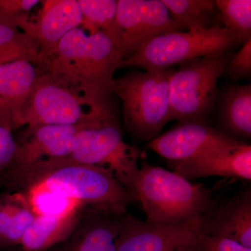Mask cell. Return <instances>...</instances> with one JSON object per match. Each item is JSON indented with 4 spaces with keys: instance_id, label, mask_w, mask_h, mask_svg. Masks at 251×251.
<instances>
[{
    "instance_id": "1",
    "label": "cell",
    "mask_w": 251,
    "mask_h": 251,
    "mask_svg": "<svg viewBox=\"0 0 251 251\" xmlns=\"http://www.w3.org/2000/svg\"><path fill=\"white\" fill-rule=\"evenodd\" d=\"M122 61L121 52L103 31L90 34L79 27L39 54L35 66L87 98L100 100L113 97L114 75Z\"/></svg>"
},
{
    "instance_id": "2",
    "label": "cell",
    "mask_w": 251,
    "mask_h": 251,
    "mask_svg": "<svg viewBox=\"0 0 251 251\" xmlns=\"http://www.w3.org/2000/svg\"><path fill=\"white\" fill-rule=\"evenodd\" d=\"M11 188L47 190L91 207L126 212L133 202L129 192L108 170L77 162L70 157L51 158L36 163L4 180Z\"/></svg>"
},
{
    "instance_id": "3",
    "label": "cell",
    "mask_w": 251,
    "mask_h": 251,
    "mask_svg": "<svg viewBox=\"0 0 251 251\" xmlns=\"http://www.w3.org/2000/svg\"><path fill=\"white\" fill-rule=\"evenodd\" d=\"M70 158L108 170L135 201L140 172L138 148L126 143L113 99L102 105L75 135Z\"/></svg>"
},
{
    "instance_id": "4",
    "label": "cell",
    "mask_w": 251,
    "mask_h": 251,
    "mask_svg": "<svg viewBox=\"0 0 251 251\" xmlns=\"http://www.w3.org/2000/svg\"><path fill=\"white\" fill-rule=\"evenodd\" d=\"M150 224H178L201 217L211 205L212 192L174 171L142 161L135 189Z\"/></svg>"
},
{
    "instance_id": "5",
    "label": "cell",
    "mask_w": 251,
    "mask_h": 251,
    "mask_svg": "<svg viewBox=\"0 0 251 251\" xmlns=\"http://www.w3.org/2000/svg\"><path fill=\"white\" fill-rule=\"evenodd\" d=\"M172 72L135 71L115 78L114 95L121 100L124 123L137 139L149 143L169 122Z\"/></svg>"
},
{
    "instance_id": "6",
    "label": "cell",
    "mask_w": 251,
    "mask_h": 251,
    "mask_svg": "<svg viewBox=\"0 0 251 251\" xmlns=\"http://www.w3.org/2000/svg\"><path fill=\"white\" fill-rule=\"evenodd\" d=\"M241 44L237 36L220 25L201 30L173 31L150 41L130 58L122 60L119 69L165 70L201 57L227 53Z\"/></svg>"
},
{
    "instance_id": "7",
    "label": "cell",
    "mask_w": 251,
    "mask_h": 251,
    "mask_svg": "<svg viewBox=\"0 0 251 251\" xmlns=\"http://www.w3.org/2000/svg\"><path fill=\"white\" fill-rule=\"evenodd\" d=\"M229 61L227 53L181 64L170 77L168 122L206 123L215 100L217 82Z\"/></svg>"
},
{
    "instance_id": "8",
    "label": "cell",
    "mask_w": 251,
    "mask_h": 251,
    "mask_svg": "<svg viewBox=\"0 0 251 251\" xmlns=\"http://www.w3.org/2000/svg\"><path fill=\"white\" fill-rule=\"evenodd\" d=\"M184 30L161 0H118L115 19L102 31L125 60L157 36Z\"/></svg>"
},
{
    "instance_id": "9",
    "label": "cell",
    "mask_w": 251,
    "mask_h": 251,
    "mask_svg": "<svg viewBox=\"0 0 251 251\" xmlns=\"http://www.w3.org/2000/svg\"><path fill=\"white\" fill-rule=\"evenodd\" d=\"M110 98L92 100L75 89L41 72L21 119V128L31 125L82 123L93 116Z\"/></svg>"
},
{
    "instance_id": "10",
    "label": "cell",
    "mask_w": 251,
    "mask_h": 251,
    "mask_svg": "<svg viewBox=\"0 0 251 251\" xmlns=\"http://www.w3.org/2000/svg\"><path fill=\"white\" fill-rule=\"evenodd\" d=\"M201 217L178 224H150L123 214L116 251H199Z\"/></svg>"
},
{
    "instance_id": "11",
    "label": "cell",
    "mask_w": 251,
    "mask_h": 251,
    "mask_svg": "<svg viewBox=\"0 0 251 251\" xmlns=\"http://www.w3.org/2000/svg\"><path fill=\"white\" fill-rule=\"evenodd\" d=\"M92 117L77 125L25 126L17 138H14L16 149L14 157L1 182L11 175L21 173L44 160L70 156L75 135Z\"/></svg>"
},
{
    "instance_id": "12",
    "label": "cell",
    "mask_w": 251,
    "mask_h": 251,
    "mask_svg": "<svg viewBox=\"0 0 251 251\" xmlns=\"http://www.w3.org/2000/svg\"><path fill=\"white\" fill-rule=\"evenodd\" d=\"M241 142L201 122H181L148 143L168 162L189 161L235 146Z\"/></svg>"
},
{
    "instance_id": "13",
    "label": "cell",
    "mask_w": 251,
    "mask_h": 251,
    "mask_svg": "<svg viewBox=\"0 0 251 251\" xmlns=\"http://www.w3.org/2000/svg\"><path fill=\"white\" fill-rule=\"evenodd\" d=\"M41 75L39 68L25 60L0 65V125L11 132L21 119Z\"/></svg>"
},
{
    "instance_id": "14",
    "label": "cell",
    "mask_w": 251,
    "mask_h": 251,
    "mask_svg": "<svg viewBox=\"0 0 251 251\" xmlns=\"http://www.w3.org/2000/svg\"><path fill=\"white\" fill-rule=\"evenodd\" d=\"M202 234L225 238L251 248V189L241 190L226 201L214 203L201 216Z\"/></svg>"
},
{
    "instance_id": "15",
    "label": "cell",
    "mask_w": 251,
    "mask_h": 251,
    "mask_svg": "<svg viewBox=\"0 0 251 251\" xmlns=\"http://www.w3.org/2000/svg\"><path fill=\"white\" fill-rule=\"evenodd\" d=\"M172 171L186 179L224 176L251 180V146L241 143L189 161L168 162Z\"/></svg>"
},
{
    "instance_id": "16",
    "label": "cell",
    "mask_w": 251,
    "mask_h": 251,
    "mask_svg": "<svg viewBox=\"0 0 251 251\" xmlns=\"http://www.w3.org/2000/svg\"><path fill=\"white\" fill-rule=\"evenodd\" d=\"M123 214L90 211L67 239L47 251H116Z\"/></svg>"
},
{
    "instance_id": "17",
    "label": "cell",
    "mask_w": 251,
    "mask_h": 251,
    "mask_svg": "<svg viewBox=\"0 0 251 251\" xmlns=\"http://www.w3.org/2000/svg\"><path fill=\"white\" fill-rule=\"evenodd\" d=\"M36 21L29 20L21 30L39 44L40 53L53 49L69 31L80 27L82 15L77 0L44 1Z\"/></svg>"
},
{
    "instance_id": "18",
    "label": "cell",
    "mask_w": 251,
    "mask_h": 251,
    "mask_svg": "<svg viewBox=\"0 0 251 251\" xmlns=\"http://www.w3.org/2000/svg\"><path fill=\"white\" fill-rule=\"evenodd\" d=\"M77 203L62 213L36 215L24 234L19 248L23 251H47L67 239L92 209Z\"/></svg>"
},
{
    "instance_id": "19",
    "label": "cell",
    "mask_w": 251,
    "mask_h": 251,
    "mask_svg": "<svg viewBox=\"0 0 251 251\" xmlns=\"http://www.w3.org/2000/svg\"><path fill=\"white\" fill-rule=\"evenodd\" d=\"M36 214L25 191L0 194V247H19Z\"/></svg>"
},
{
    "instance_id": "20",
    "label": "cell",
    "mask_w": 251,
    "mask_h": 251,
    "mask_svg": "<svg viewBox=\"0 0 251 251\" xmlns=\"http://www.w3.org/2000/svg\"><path fill=\"white\" fill-rule=\"evenodd\" d=\"M223 133L233 139H250L251 137V87L232 86L225 95L221 108ZM242 143V142H241Z\"/></svg>"
},
{
    "instance_id": "21",
    "label": "cell",
    "mask_w": 251,
    "mask_h": 251,
    "mask_svg": "<svg viewBox=\"0 0 251 251\" xmlns=\"http://www.w3.org/2000/svg\"><path fill=\"white\" fill-rule=\"evenodd\" d=\"M179 25L190 31L219 26L221 20L215 1L161 0Z\"/></svg>"
},
{
    "instance_id": "22",
    "label": "cell",
    "mask_w": 251,
    "mask_h": 251,
    "mask_svg": "<svg viewBox=\"0 0 251 251\" xmlns=\"http://www.w3.org/2000/svg\"><path fill=\"white\" fill-rule=\"evenodd\" d=\"M40 54L39 44L19 28L0 23V65L25 60L36 65Z\"/></svg>"
},
{
    "instance_id": "23",
    "label": "cell",
    "mask_w": 251,
    "mask_h": 251,
    "mask_svg": "<svg viewBox=\"0 0 251 251\" xmlns=\"http://www.w3.org/2000/svg\"><path fill=\"white\" fill-rule=\"evenodd\" d=\"M215 3L224 27L242 44L251 39V0H217Z\"/></svg>"
},
{
    "instance_id": "24",
    "label": "cell",
    "mask_w": 251,
    "mask_h": 251,
    "mask_svg": "<svg viewBox=\"0 0 251 251\" xmlns=\"http://www.w3.org/2000/svg\"><path fill=\"white\" fill-rule=\"evenodd\" d=\"M82 15L80 27L90 34L105 30L116 16L117 0H77Z\"/></svg>"
},
{
    "instance_id": "25",
    "label": "cell",
    "mask_w": 251,
    "mask_h": 251,
    "mask_svg": "<svg viewBox=\"0 0 251 251\" xmlns=\"http://www.w3.org/2000/svg\"><path fill=\"white\" fill-rule=\"evenodd\" d=\"M39 0H0V23L21 29L29 21V12Z\"/></svg>"
},
{
    "instance_id": "26",
    "label": "cell",
    "mask_w": 251,
    "mask_h": 251,
    "mask_svg": "<svg viewBox=\"0 0 251 251\" xmlns=\"http://www.w3.org/2000/svg\"><path fill=\"white\" fill-rule=\"evenodd\" d=\"M226 69L233 78H242L251 75V39L243 44L242 49L227 63Z\"/></svg>"
},
{
    "instance_id": "27",
    "label": "cell",
    "mask_w": 251,
    "mask_h": 251,
    "mask_svg": "<svg viewBox=\"0 0 251 251\" xmlns=\"http://www.w3.org/2000/svg\"><path fill=\"white\" fill-rule=\"evenodd\" d=\"M16 142L12 132L0 125V181L9 169L14 157Z\"/></svg>"
},
{
    "instance_id": "28",
    "label": "cell",
    "mask_w": 251,
    "mask_h": 251,
    "mask_svg": "<svg viewBox=\"0 0 251 251\" xmlns=\"http://www.w3.org/2000/svg\"><path fill=\"white\" fill-rule=\"evenodd\" d=\"M199 251H251L234 241L202 234L200 240Z\"/></svg>"
},
{
    "instance_id": "29",
    "label": "cell",
    "mask_w": 251,
    "mask_h": 251,
    "mask_svg": "<svg viewBox=\"0 0 251 251\" xmlns=\"http://www.w3.org/2000/svg\"><path fill=\"white\" fill-rule=\"evenodd\" d=\"M23 251L21 250V249H20V248H19V249H18V250H17V251Z\"/></svg>"
}]
</instances>
